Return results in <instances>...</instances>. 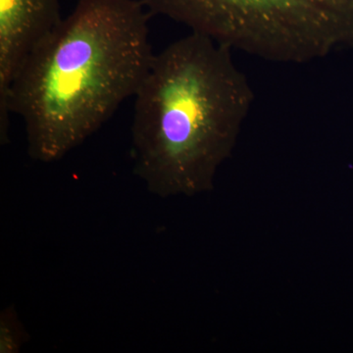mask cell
Segmentation results:
<instances>
[{
	"instance_id": "cell-1",
	"label": "cell",
	"mask_w": 353,
	"mask_h": 353,
	"mask_svg": "<svg viewBox=\"0 0 353 353\" xmlns=\"http://www.w3.org/2000/svg\"><path fill=\"white\" fill-rule=\"evenodd\" d=\"M141 0H79L68 17L26 58L0 110L22 118L28 153L58 161L82 145L134 97L154 57Z\"/></svg>"
},
{
	"instance_id": "cell-2",
	"label": "cell",
	"mask_w": 353,
	"mask_h": 353,
	"mask_svg": "<svg viewBox=\"0 0 353 353\" xmlns=\"http://www.w3.org/2000/svg\"><path fill=\"white\" fill-rule=\"evenodd\" d=\"M134 97V172L148 192H210L255 97L233 50L192 32L154 54Z\"/></svg>"
},
{
	"instance_id": "cell-3",
	"label": "cell",
	"mask_w": 353,
	"mask_h": 353,
	"mask_svg": "<svg viewBox=\"0 0 353 353\" xmlns=\"http://www.w3.org/2000/svg\"><path fill=\"white\" fill-rule=\"evenodd\" d=\"M152 15L276 63L353 48V0H141Z\"/></svg>"
},
{
	"instance_id": "cell-4",
	"label": "cell",
	"mask_w": 353,
	"mask_h": 353,
	"mask_svg": "<svg viewBox=\"0 0 353 353\" xmlns=\"http://www.w3.org/2000/svg\"><path fill=\"white\" fill-rule=\"evenodd\" d=\"M62 19L59 0H0V110L26 58Z\"/></svg>"
},
{
	"instance_id": "cell-5",
	"label": "cell",
	"mask_w": 353,
	"mask_h": 353,
	"mask_svg": "<svg viewBox=\"0 0 353 353\" xmlns=\"http://www.w3.org/2000/svg\"><path fill=\"white\" fill-rule=\"evenodd\" d=\"M15 311L7 308L0 316V352H19L25 343Z\"/></svg>"
}]
</instances>
